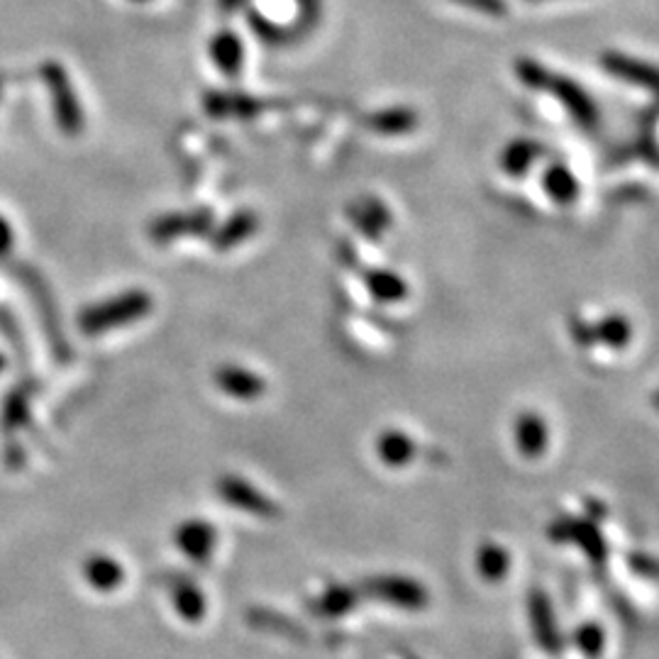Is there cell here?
I'll list each match as a JSON object with an SVG mask.
<instances>
[{"instance_id": "cell-1", "label": "cell", "mask_w": 659, "mask_h": 659, "mask_svg": "<svg viewBox=\"0 0 659 659\" xmlns=\"http://www.w3.org/2000/svg\"><path fill=\"white\" fill-rule=\"evenodd\" d=\"M149 310H152V298L147 291H127V294L101 300V304L83 310L81 328L86 334H101L113 328L129 326V322L145 318Z\"/></svg>"}, {"instance_id": "cell-6", "label": "cell", "mask_w": 659, "mask_h": 659, "mask_svg": "<svg viewBox=\"0 0 659 659\" xmlns=\"http://www.w3.org/2000/svg\"><path fill=\"white\" fill-rule=\"evenodd\" d=\"M601 67L615 79L659 95V67H655V64H647L637 57H628V54H621V52H603Z\"/></svg>"}, {"instance_id": "cell-11", "label": "cell", "mask_w": 659, "mask_h": 659, "mask_svg": "<svg viewBox=\"0 0 659 659\" xmlns=\"http://www.w3.org/2000/svg\"><path fill=\"white\" fill-rule=\"evenodd\" d=\"M539 157H545V147L537 139H511L501 152V169L508 177L521 179L537 164Z\"/></svg>"}, {"instance_id": "cell-33", "label": "cell", "mask_w": 659, "mask_h": 659, "mask_svg": "<svg viewBox=\"0 0 659 659\" xmlns=\"http://www.w3.org/2000/svg\"><path fill=\"white\" fill-rule=\"evenodd\" d=\"M3 366H5V356L0 354V372H3Z\"/></svg>"}, {"instance_id": "cell-25", "label": "cell", "mask_w": 659, "mask_h": 659, "mask_svg": "<svg viewBox=\"0 0 659 659\" xmlns=\"http://www.w3.org/2000/svg\"><path fill=\"white\" fill-rule=\"evenodd\" d=\"M171 596H174L177 611L186 621H198L205 615V596L196 587H193L191 581L181 579L179 583H174V589H171Z\"/></svg>"}, {"instance_id": "cell-30", "label": "cell", "mask_w": 659, "mask_h": 659, "mask_svg": "<svg viewBox=\"0 0 659 659\" xmlns=\"http://www.w3.org/2000/svg\"><path fill=\"white\" fill-rule=\"evenodd\" d=\"M455 3L477 10V13H484V15H493V18L508 13L505 0H455Z\"/></svg>"}, {"instance_id": "cell-31", "label": "cell", "mask_w": 659, "mask_h": 659, "mask_svg": "<svg viewBox=\"0 0 659 659\" xmlns=\"http://www.w3.org/2000/svg\"><path fill=\"white\" fill-rule=\"evenodd\" d=\"M10 250H13V228H10V223L0 215V257H5Z\"/></svg>"}, {"instance_id": "cell-16", "label": "cell", "mask_w": 659, "mask_h": 659, "mask_svg": "<svg viewBox=\"0 0 659 659\" xmlns=\"http://www.w3.org/2000/svg\"><path fill=\"white\" fill-rule=\"evenodd\" d=\"M350 220L360 228L366 237H382L391 228V213L379 198H362L350 205Z\"/></svg>"}, {"instance_id": "cell-12", "label": "cell", "mask_w": 659, "mask_h": 659, "mask_svg": "<svg viewBox=\"0 0 659 659\" xmlns=\"http://www.w3.org/2000/svg\"><path fill=\"white\" fill-rule=\"evenodd\" d=\"M203 105L213 117H240V121H247V117L262 113V107H264V103L252 99V95L228 93V91L208 93L205 95Z\"/></svg>"}, {"instance_id": "cell-28", "label": "cell", "mask_w": 659, "mask_h": 659, "mask_svg": "<svg viewBox=\"0 0 659 659\" xmlns=\"http://www.w3.org/2000/svg\"><path fill=\"white\" fill-rule=\"evenodd\" d=\"M575 643L583 655L596 659L606 647V635L599 628V623H583L575 633Z\"/></svg>"}, {"instance_id": "cell-27", "label": "cell", "mask_w": 659, "mask_h": 659, "mask_svg": "<svg viewBox=\"0 0 659 659\" xmlns=\"http://www.w3.org/2000/svg\"><path fill=\"white\" fill-rule=\"evenodd\" d=\"M352 603H354V593L350 589L332 587L322 593L320 601H316V611L320 615H342L352 609Z\"/></svg>"}, {"instance_id": "cell-13", "label": "cell", "mask_w": 659, "mask_h": 659, "mask_svg": "<svg viewBox=\"0 0 659 659\" xmlns=\"http://www.w3.org/2000/svg\"><path fill=\"white\" fill-rule=\"evenodd\" d=\"M177 547L193 561H205L215 547V531L205 521H189L177 527Z\"/></svg>"}, {"instance_id": "cell-21", "label": "cell", "mask_w": 659, "mask_h": 659, "mask_svg": "<svg viewBox=\"0 0 659 659\" xmlns=\"http://www.w3.org/2000/svg\"><path fill=\"white\" fill-rule=\"evenodd\" d=\"M364 281H366V288L372 291V296L384 300V304H398V300H404L408 296L406 281L394 272L376 269V272H366Z\"/></svg>"}, {"instance_id": "cell-35", "label": "cell", "mask_w": 659, "mask_h": 659, "mask_svg": "<svg viewBox=\"0 0 659 659\" xmlns=\"http://www.w3.org/2000/svg\"><path fill=\"white\" fill-rule=\"evenodd\" d=\"M0 89H3V77H0Z\"/></svg>"}, {"instance_id": "cell-20", "label": "cell", "mask_w": 659, "mask_h": 659, "mask_svg": "<svg viewBox=\"0 0 659 659\" xmlns=\"http://www.w3.org/2000/svg\"><path fill=\"white\" fill-rule=\"evenodd\" d=\"M83 575L89 579L93 589L99 591H113L121 587V581L125 579V569L117 559L107 557V555H93L89 561H86Z\"/></svg>"}, {"instance_id": "cell-4", "label": "cell", "mask_w": 659, "mask_h": 659, "mask_svg": "<svg viewBox=\"0 0 659 659\" xmlns=\"http://www.w3.org/2000/svg\"><path fill=\"white\" fill-rule=\"evenodd\" d=\"M549 537L559 539V543H575L583 555L591 561L601 565L609 555L606 539L599 533V525L593 521H579V518H565V521L555 523L549 527Z\"/></svg>"}, {"instance_id": "cell-26", "label": "cell", "mask_w": 659, "mask_h": 659, "mask_svg": "<svg viewBox=\"0 0 659 659\" xmlns=\"http://www.w3.org/2000/svg\"><path fill=\"white\" fill-rule=\"evenodd\" d=\"M513 69H515L518 81H521L523 86H527V89H533V91H545L549 77H553V71H549L545 64H539L531 57L518 59L513 64Z\"/></svg>"}, {"instance_id": "cell-5", "label": "cell", "mask_w": 659, "mask_h": 659, "mask_svg": "<svg viewBox=\"0 0 659 659\" xmlns=\"http://www.w3.org/2000/svg\"><path fill=\"white\" fill-rule=\"evenodd\" d=\"M370 591L376 599H382L386 603H391L396 609H406V611H420L428 606V591L420 581H413L408 577H376L370 581Z\"/></svg>"}, {"instance_id": "cell-10", "label": "cell", "mask_w": 659, "mask_h": 659, "mask_svg": "<svg viewBox=\"0 0 659 659\" xmlns=\"http://www.w3.org/2000/svg\"><path fill=\"white\" fill-rule=\"evenodd\" d=\"M215 384H218L225 394L232 398H240V401H254L264 394V379L262 376L252 374L250 370H242V366L235 364H225L215 372Z\"/></svg>"}, {"instance_id": "cell-32", "label": "cell", "mask_w": 659, "mask_h": 659, "mask_svg": "<svg viewBox=\"0 0 659 659\" xmlns=\"http://www.w3.org/2000/svg\"><path fill=\"white\" fill-rule=\"evenodd\" d=\"M652 406H655V410L659 413V391L652 396Z\"/></svg>"}, {"instance_id": "cell-9", "label": "cell", "mask_w": 659, "mask_h": 659, "mask_svg": "<svg viewBox=\"0 0 659 659\" xmlns=\"http://www.w3.org/2000/svg\"><path fill=\"white\" fill-rule=\"evenodd\" d=\"M527 606H531V623H533V633H535L537 645L549 655H559L561 652V635L557 630L555 611H553V606H549L545 593L533 591Z\"/></svg>"}, {"instance_id": "cell-14", "label": "cell", "mask_w": 659, "mask_h": 659, "mask_svg": "<svg viewBox=\"0 0 659 659\" xmlns=\"http://www.w3.org/2000/svg\"><path fill=\"white\" fill-rule=\"evenodd\" d=\"M549 442V432L545 420L537 413H523L515 420V445L527 459H537L545 455Z\"/></svg>"}, {"instance_id": "cell-22", "label": "cell", "mask_w": 659, "mask_h": 659, "mask_svg": "<svg viewBox=\"0 0 659 659\" xmlns=\"http://www.w3.org/2000/svg\"><path fill=\"white\" fill-rule=\"evenodd\" d=\"M376 450H379V457L386 464H391V467H404V464H408L416 457V442L410 440L406 432H398V430L384 432Z\"/></svg>"}, {"instance_id": "cell-23", "label": "cell", "mask_w": 659, "mask_h": 659, "mask_svg": "<svg viewBox=\"0 0 659 659\" xmlns=\"http://www.w3.org/2000/svg\"><path fill=\"white\" fill-rule=\"evenodd\" d=\"M593 340L603 342L611 350H623L628 348L633 340V326L628 322V318L609 316L593 326Z\"/></svg>"}, {"instance_id": "cell-3", "label": "cell", "mask_w": 659, "mask_h": 659, "mask_svg": "<svg viewBox=\"0 0 659 659\" xmlns=\"http://www.w3.org/2000/svg\"><path fill=\"white\" fill-rule=\"evenodd\" d=\"M545 93H553V99L565 107V111L575 117V123L581 125L583 129H593L599 127V107L593 103L591 95L581 89V86L575 79L561 77V73H555L547 81Z\"/></svg>"}, {"instance_id": "cell-17", "label": "cell", "mask_w": 659, "mask_h": 659, "mask_svg": "<svg viewBox=\"0 0 659 659\" xmlns=\"http://www.w3.org/2000/svg\"><path fill=\"white\" fill-rule=\"evenodd\" d=\"M543 189L547 193V198L557 205L577 203L579 193H581L579 179L575 177V171H571L567 164H561V161H555V164H549L545 169Z\"/></svg>"}, {"instance_id": "cell-2", "label": "cell", "mask_w": 659, "mask_h": 659, "mask_svg": "<svg viewBox=\"0 0 659 659\" xmlns=\"http://www.w3.org/2000/svg\"><path fill=\"white\" fill-rule=\"evenodd\" d=\"M39 79L47 86L52 95V111L54 117H57L59 129L69 137H77L83 129V111L79 95L73 91V83L69 79V71L64 69L59 61H45L39 67Z\"/></svg>"}, {"instance_id": "cell-18", "label": "cell", "mask_w": 659, "mask_h": 659, "mask_svg": "<svg viewBox=\"0 0 659 659\" xmlns=\"http://www.w3.org/2000/svg\"><path fill=\"white\" fill-rule=\"evenodd\" d=\"M372 129H376L379 135H408L413 133V129L420 125L418 113L413 107L406 105H394V107H384V111L370 115V121H366Z\"/></svg>"}, {"instance_id": "cell-7", "label": "cell", "mask_w": 659, "mask_h": 659, "mask_svg": "<svg viewBox=\"0 0 659 659\" xmlns=\"http://www.w3.org/2000/svg\"><path fill=\"white\" fill-rule=\"evenodd\" d=\"M211 213L208 211H191V213H171L161 215L152 225H149V237L155 242L167 245L179 237H191V235H205L211 230Z\"/></svg>"}, {"instance_id": "cell-29", "label": "cell", "mask_w": 659, "mask_h": 659, "mask_svg": "<svg viewBox=\"0 0 659 659\" xmlns=\"http://www.w3.org/2000/svg\"><path fill=\"white\" fill-rule=\"evenodd\" d=\"M5 413H3V425L5 428H15L18 423H23L27 418V394L23 388H18V391L8 398L5 404Z\"/></svg>"}, {"instance_id": "cell-15", "label": "cell", "mask_w": 659, "mask_h": 659, "mask_svg": "<svg viewBox=\"0 0 659 659\" xmlns=\"http://www.w3.org/2000/svg\"><path fill=\"white\" fill-rule=\"evenodd\" d=\"M211 59L225 77H237L245 64V45L232 30H220L211 39Z\"/></svg>"}, {"instance_id": "cell-8", "label": "cell", "mask_w": 659, "mask_h": 659, "mask_svg": "<svg viewBox=\"0 0 659 659\" xmlns=\"http://www.w3.org/2000/svg\"><path fill=\"white\" fill-rule=\"evenodd\" d=\"M218 493L228 503L242 508V511L252 513V515H262V518L276 515V505L269 501L262 491H257L252 484H247L240 477H225L218 484Z\"/></svg>"}, {"instance_id": "cell-24", "label": "cell", "mask_w": 659, "mask_h": 659, "mask_svg": "<svg viewBox=\"0 0 659 659\" xmlns=\"http://www.w3.org/2000/svg\"><path fill=\"white\" fill-rule=\"evenodd\" d=\"M477 567L486 581H499L508 575V569H511V555H508L501 545L486 543L481 545L477 555Z\"/></svg>"}, {"instance_id": "cell-19", "label": "cell", "mask_w": 659, "mask_h": 659, "mask_svg": "<svg viewBox=\"0 0 659 659\" xmlns=\"http://www.w3.org/2000/svg\"><path fill=\"white\" fill-rule=\"evenodd\" d=\"M259 228V218L252 211H240L223 225V228L213 235V247L215 250H232V247L242 245Z\"/></svg>"}, {"instance_id": "cell-34", "label": "cell", "mask_w": 659, "mask_h": 659, "mask_svg": "<svg viewBox=\"0 0 659 659\" xmlns=\"http://www.w3.org/2000/svg\"><path fill=\"white\" fill-rule=\"evenodd\" d=\"M133 3H147V0H133Z\"/></svg>"}]
</instances>
